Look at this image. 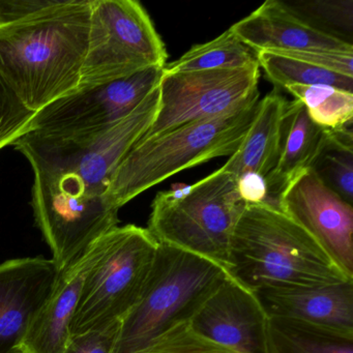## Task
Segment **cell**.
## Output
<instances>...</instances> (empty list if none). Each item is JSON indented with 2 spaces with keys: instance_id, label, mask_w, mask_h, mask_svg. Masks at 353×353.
<instances>
[{
  "instance_id": "1",
  "label": "cell",
  "mask_w": 353,
  "mask_h": 353,
  "mask_svg": "<svg viewBox=\"0 0 353 353\" xmlns=\"http://www.w3.org/2000/svg\"><path fill=\"white\" fill-rule=\"evenodd\" d=\"M92 0L57 1L0 26V76L32 112L77 90Z\"/></svg>"
},
{
  "instance_id": "2",
  "label": "cell",
  "mask_w": 353,
  "mask_h": 353,
  "mask_svg": "<svg viewBox=\"0 0 353 353\" xmlns=\"http://www.w3.org/2000/svg\"><path fill=\"white\" fill-rule=\"evenodd\" d=\"M227 274L249 290L336 284L343 274L301 227L270 204H247L233 229Z\"/></svg>"
},
{
  "instance_id": "3",
  "label": "cell",
  "mask_w": 353,
  "mask_h": 353,
  "mask_svg": "<svg viewBox=\"0 0 353 353\" xmlns=\"http://www.w3.org/2000/svg\"><path fill=\"white\" fill-rule=\"evenodd\" d=\"M258 102L259 96L222 117L138 140L113 172L105 194L107 201L119 210L140 194L185 169L232 156L249 131Z\"/></svg>"
},
{
  "instance_id": "4",
  "label": "cell",
  "mask_w": 353,
  "mask_h": 353,
  "mask_svg": "<svg viewBox=\"0 0 353 353\" xmlns=\"http://www.w3.org/2000/svg\"><path fill=\"white\" fill-rule=\"evenodd\" d=\"M227 276L210 260L159 243L141 296L121 320L112 353H143L159 336L191 321Z\"/></svg>"
},
{
  "instance_id": "5",
  "label": "cell",
  "mask_w": 353,
  "mask_h": 353,
  "mask_svg": "<svg viewBox=\"0 0 353 353\" xmlns=\"http://www.w3.org/2000/svg\"><path fill=\"white\" fill-rule=\"evenodd\" d=\"M245 206L236 177L220 168L193 185L157 194L146 229L157 243L205 258L226 270L233 229Z\"/></svg>"
},
{
  "instance_id": "6",
  "label": "cell",
  "mask_w": 353,
  "mask_h": 353,
  "mask_svg": "<svg viewBox=\"0 0 353 353\" xmlns=\"http://www.w3.org/2000/svg\"><path fill=\"white\" fill-rule=\"evenodd\" d=\"M160 106V83L125 119L94 136L59 138L28 133L14 146L34 172L67 175L90 195L105 197L109 181L123 157L145 134Z\"/></svg>"
},
{
  "instance_id": "7",
  "label": "cell",
  "mask_w": 353,
  "mask_h": 353,
  "mask_svg": "<svg viewBox=\"0 0 353 353\" xmlns=\"http://www.w3.org/2000/svg\"><path fill=\"white\" fill-rule=\"evenodd\" d=\"M159 243L146 228L115 227L88 270L70 327L71 336L121 321L139 301Z\"/></svg>"
},
{
  "instance_id": "8",
  "label": "cell",
  "mask_w": 353,
  "mask_h": 353,
  "mask_svg": "<svg viewBox=\"0 0 353 353\" xmlns=\"http://www.w3.org/2000/svg\"><path fill=\"white\" fill-rule=\"evenodd\" d=\"M166 59L164 43L138 1L92 0L88 52L77 90L164 68Z\"/></svg>"
},
{
  "instance_id": "9",
  "label": "cell",
  "mask_w": 353,
  "mask_h": 353,
  "mask_svg": "<svg viewBox=\"0 0 353 353\" xmlns=\"http://www.w3.org/2000/svg\"><path fill=\"white\" fill-rule=\"evenodd\" d=\"M259 65L241 69L164 74L154 123L139 140L227 114L259 96Z\"/></svg>"
},
{
  "instance_id": "10",
  "label": "cell",
  "mask_w": 353,
  "mask_h": 353,
  "mask_svg": "<svg viewBox=\"0 0 353 353\" xmlns=\"http://www.w3.org/2000/svg\"><path fill=\"white\" fill-rule=\"evenodd\" d=\"M162 76L163 68H148L110 83L75 90L37 112L30 133L59 138L102 133L131 114Z\"/></svg>"
},
{
  "instance_id": "11",
  "label": "cell",
  "mask_w": 353,
  "mask_h": 353,
  "mask_svg": "<svg viewBox=\"0 0 353 353\" xmlns=\"http://www.w3.org/2000/svg\"><path fill=\"white\" fill-rule=\"evenodd\" d=\"M32 205L37 226L61 272L77 262L119 222V210L106 198L75 195L40 176H34Z\"/></svg>"
},
{
  "instance_id": "12",
  "label": "cell",
  "mask_w": 353,
  "mask_h": 353,
  "mask_svg": "<svg viewBox=\"0 0 353 353\" xmlns=\"http://www.w3.org/2000/svg\"><path fill=\"white\" fill-rule=\"evenodd\" d=\"M278 208L312 236L343 274L353 279L352 204L307 169L285 188Z\"/></svg>"
},
{
  "instance_id": "13",
  "label": "cell",
  "mask_w": 353,
  "mask_h": 353,
  "mask_svg": "<svg viewBox=\"0 0 353 353\" xmlns=\"http://www.w3.org/2000/svg\"><path fill=\"white\" fill-rule=\"evenodd\" d=\"M268 317L253 291L227 276L190 324L235 353H268Z\"/></svg>"
},
{
  "instance_id": "14",
  "label": "cell",
  "mask_w": 353,
  "mask_h": 353,
  "mask_svg": "<svg viewBox=\"0 0 353 353\" xmlns=\"http://www.w3.org/2000/svg\"><path fill=\"white\" fill-rule=\"evenodd\" d=\"M59 274L53 260L42 256L0 263V353L19 350L54 291Z\"/></svg>"
},
{
  "instance_id": "15",
  "label": "cell",
  "mask_w": 353,
  "mask_h": 353,
  "mask_svg": "<svg viewBox=\"0 0 353 353\" xmlns=\"http://www.w3.org/2000/svg\"><path fill=\"white\" fill-rule=\"evenodd\" d=\"M230 30L250 50L289 52L303 50H352L350 43L319 30L287 3L268 0Z\"/></svg>"
},
{
  "instance_id": "16",
  "label": "cell",
  "mask_w": 353,
  "mask_h": 353,
  "mask_svg": "<svg viewBox=\"0 0 353 353\" xmlns=\"http://www.w3.org/2000/svg\"><path fill=\"white\" fill-rule=\"evenodd\" d=\"M254 293L270 318L353 332V280L318 286L274 287Z\"/></svg>"
},
{
  "instance_id": "17",
  "label": "cell",
  "mask_w": 353,
  "mask_h": 353,
  "mask_svg": "<svg viewBox=\"0 0 353 353\" xmlns=\"http://www.w3.org/2000/svg\"><path fill=\"white\" fill-rule=\"evenodd\" d=\"M107 233L88 252L61 272L50 299L28 330L19 350L23 353H63L71 334L72 319L80 299L82 285L88 270L104 253Z\"/></svg>"
},
{
  "instance_id": "18",
  "label": "cell",
  "mask_w": 353,
  "mask_h": 353,
  "mask_svg": "<svg viewBox=\"0 0 353 353\" xmlns=\"http://www.w3.org/2000/svg\"><path fill=\"white\" fill-rule=\"evenodd\" d=\"M327 130L316 125L299 101L287 103L282 123L280 154L274 170L265 177L270 201L278 208L285 188L311 168L325 141Z\"/></svg>"
},
{
  "instance_id": "19",
  "label": "cell",
  "mask_w": 353,
  "mask_h": 353,
  "mask_svg": "<svg viewBox=\"0 0 353 353\" xmlns=\"http://www.w3.org/2000/svg\"><path fill=\"white\" fill-rule=\"evenodd\" d=\"M287 103L276 90L259 100L245 139L239 150L229 157L223 170L236 179L245 172H255L266 177L274 170L280 154Z\"/></svg>"
},
{
  "instance_id": "20",
  "label": "cell",
  "mask_w": 353,
  "mask_h": 353,
  "mask_svg": "<svg viewBox=\"0 0 353 353\" xmlns=\"http://www.w3.org/2000/svg\"><path fill=\"white\" fill-rule=\"evenodd\" d=\"M268 353H353V332L270 317Z\"/></svg>"
},
{
  "instance_id": "21",
  "label": "cell",
  "mask_w": 353,
  "mask_h": 353,
  "mask_svg": "<svg viewBox=\"0 0 353 353\" xmlns=\"http://www.w3.org/2000/svg\"><path fill=\"white\" fill-rule=\"evenodd\" d=\"M257 63L253 51L245 46L229 28L218 38L195 45L176 61L165 65L163 73L241 69Z\"/></svg>"
},
{
  "instance_id": "22",
  "label": "cell",
  "mask_w": 353,
  "mask_h": 353,
  "mask_svg": "<svg viewBox=\"0 0 353 353\" xmlns=\"http://www.w3.org/2000/svg\"><path fill=\"white\" fill-rule=\"evenodd\" d=\"M310 169L326 187L352 204V123L341 129L327 130L323 146Z\"/></svg>"
},
{
  "instance_id": "23",
  "label": "cell",
  "mask_w": 353,
  "mask_h": 353,
  "mask_svg": "<svg viewBox=\"0 0 353 353\" xmlns=\"http://www.w3.org/2000/svg\"><path fill=\"white\" fill-rule=\"evenodd\" d=\"M256 59L266 77L280 88L330 85L346 92H353V77L332 73L280 53L259 52L256 54Z\"/></svg>"
},
{
  "instance_id": "24",
  "label": "cell",
  "mask_w": 353,
  "mask_h": 353,
  "mask_svg": "<svg viewBox=\"0 0 353 353\" xmlns=\"http://www.w3.org/2000/svg\"><path fill=\"white\" fill-rule=\"evenodd\" d=\"M285 90L305 107L319 127L338 130L352 123L353 92L330 85H290Z\"/></svg>"
},
{
  "instance_id": "25",
  "label": "cell",
  "mask_w": 353,
  "mask_h": 353,
  "mask_svg": "<svg viewBox=\"0 0 353 353\" xmlns=\"http://www.w3.org/2000/svg\"><path fill=\"white\" fill-rule=\"evenodd\" d=\"M36 113L26 108L0 76V150L32 131Z\"/></svg>"
},
{
  "instance_id": "26",
  "label": "cell",
  "mask_w": 353,
  "mask_h": 353,
  "mask_svg": "<svg viewBox=\"0 0 353 353\" xmlns=\"http://www.w3.org/2000/svg\"><path fill=\"white\" fill-rule=\"evenodd\" d=\"M143 353L235 352L198 334L192 328L190 322H183L159 336Z\"/></svg>"
},
{
  "instance_id": "27",
  "label": "cell",
  "mask_w": 353,
  "mask_h": 353,
  "mask_svg": "<svg viewBox=\"0 0 353 353\" xmlns=\"http://www.w3.org/2000/svg\"><path fill=\"white\" fill-rule=\"evenodd\" d=\"M291 8V7H290ZM297 9H291L299 16H310L316 23L328 28L327 32L338 37V34L352 36L353 3L352 0L340 1H303L296 5ZM310 19L305 20L309 21Z\"/></svg>"
},
{
  "instance_id": "28",
  "label": "cell",
  "mask_w": 353,
  "mask_h": 353,
  "mask_svg": "<svg viewBox=\"0 0 353 353\" xmlns=\"http://www.w3.org/2000/svg\"><path fill=\"white\" fill-rule=\"evenodd\" d=\"M121 321L70 336L63 353H112Z\"/></svg>"
},
{
  "instance_id": "29",
  "label": "cell",
  "mask_w": 353,
  "mask_h": 353,
  "mask_svg": "<svg viewBox=\"0 0 353 353\" xmlns=\"http://www.w3.org/2000/svg\"><path fill=\"white\" fill-rule=\"evenodd\" d=\"M297 61L309 63L314 67L353 77L352 50H303L276 52Z\"/></svg>"
},
{
  "instance_id": "30",
  "label": "cell",
  "mask_w": 353,
  "mask_h": 353,
  "mask_svg": "<svg viewBox=\"0 0 353 353\" xmlns=\"http://www.w3.org/2000/svg\"><path fill=\"white\" fill-rule=\"evenodd\" d=\"M59 0H0V26L13 23L52 7Z\"/></svg>"
},
{
  "instance_id": "31",
  "label": "cell",
  "mask_w": 353,
  "mask_h": 353,
  "mask_svg": "<svg viewBox=\"0 0 353 353\" xmlns=\"http://www.w3.org/2000/svg\"><path fill=\"white\" fill-rule=\"evenodd\" d=\"M236 188L239 197L245 204L272 205L268 181L262 175L255 172L243 173L236 179Z\"/></svg>"
},
{
  "instance_id": "32",
  "label": "cell",
  "mask_w": 353,
  "mask_h": 353,
  "mask_svg": "<svg viewBox=\"0 0 353 353\" xmlns=\"http://www.w3.org/2000/svg\"><path fill=\"white\" fill-rule=\"evenodd\" d=\"M15 353H23V352H21V351L18 350L17 352H15Z\"/></svg>"
}]
</instances>
